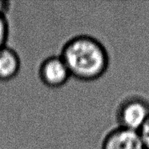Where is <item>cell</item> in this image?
Masks as SVG:
<instances>
[{
  "label": "cell",
  "instance_id": "2",
  "mask_svg": "<svg viewBox=\"0 0 149 149\" xmlns=\"http://www.w3.org/2000/svg\"><path fill=\"white\" fill-rule=\"evenodd\" d=\"M149 116V101L133 95L120 102L116 111L117 126L139 132Z\"/></svg>",
  "mask_w": 149,
  "mask_h": 149
},
{
  "label": "cell",
  "instance_id": "6",
  "mask_svg": "<svg viewBox=\"0 0 149 149\" xmlns=\"http://www.w3.org/2000/svg\"><path fill=\"white\" fill-rule=\"evenodd\" d=\"M9 36V23L6 16L0 15V48L7 46Z\"/></svg>",
  "mask_w": 149,
  "mask_h": 149
},
{
  "label": "cell",
  "instance_id": "8",
  "mask_svg": "<svg viewBox=\"0 0 149 149\" xmlns=\"http://www.w3.org/2000/svg\"><path fill=\"white\" fill-rule=\"evenodd\" d=\"M10 6V1H5V0H0V15L6 16V14L9 10Z\"/></svg>",
  "mask_w": 149,
  "mask_h": 149
},
{
  "label": "cell",
  "instance_id": "4",
  "mask_svg": "<svg viewBox=\"0 0 149 149\" xmlns=\"http://www.w3.org/2000/svg\"><path fill=\"white\" fill-rule=\"evenodd\" d=\"M101 149H145L139 132L117 126L105 135Z\"/></svg>",
  "mask_w": 149,
  "mask_h": 149
},
{
  "label": "cell",
  "instance_id": "7",
  "mask_svg": "<svg viewBox=\"0 0 149 149\" xmlns=\"http://www.w3.org/2000/svg\"><path fill=\"white\" fill-rule=\"evenodd\" d=\"M139 133L144 146V148L149 149V116L139 131Z\"/></svg>",
  "mask_w": 149,
  "mask_h": 149
},
{
  "label": "cell",
  "instance_id": "3",
  "mask_svg": "<svg viewBox=\"0 0 149 149\" xmlns=\"http://www.w3.org/2000/svg\"><path fill=\"white\" fill-rule=\"evenodd\" d=\"M39 77L51 88H59L71 78L68 66L60 55H53L44 59L39 68Z\"/></svg>",
  "mask_w": 149,
  "mask_h": 149
},
{
  "label": "cell",
  "instance_id": "5",
  "mask_svg": "<svg viewBox=\"0 0 149 149\" xmlns=\"http://www.w3.org/2000/svg\"><path fill=\"white\" fill-rule=\"evenodd\" d=\"M20 58L10 47L0 48V80L7 81L15 77L20 70Z\"/></svg>",
  "mask_w": 149,
  "mask_h": 149
},
{
  "label": "cell",
  "instance_id": "1",
  "mask_svg": "<svg viewBox=\"0 0 149 149\" xmlns=\"http://www.w3.org/2000/svg\"><path fill=\"white\" fill-rule=\"evenodd\" d=\"M60 56L71 76L83 81H93L103 76L110 64L107 48L94 37L80 35L63 45Z\"/></svg>",
  "mask_w": 149,
  "mask_h": 149
}]
</instances>
